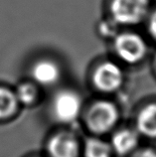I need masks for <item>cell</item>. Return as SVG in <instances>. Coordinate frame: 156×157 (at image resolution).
<instances>
[{
    "mask_svg": "<svg viewBox=\"0 0 156 157\" xmlns=\"http://www.w3.org/2000/svg\"><path fill=\"white\" fill-rule=\"evenodd\" d=\"M120 111L113 102L97 101L86 113V124L94 134H105L112 130L118 121Z\"/></svg>",
    "mask_w": 156,
    "mask_h": 157,
    "instance_id": "6da1fadb",
    "label": "cell"
},
{
    "mask_svg": "<svg viewBox=\"0 0 156 157\" xmlns=\"http://www.w3.org/2000/svg\"><path fill=\"white\" fill-rule=\"evenodd\" d=\"M113 49L122 62L134 65L144 59L148 48L140 35L133 32H124L114 38Z\"/></svg>",
    "mask_w": 156,
    "mask_h": 157,
    "instance_id": "7a4b0ae2",
    "label": "cell"
},
{
    "mask_svg": "<svg viewBox=\"0 0 156 157\" xmlns=\"http://www.w3.org/2000/svg\"><path fill=\"white\" fill-rule=\"evenodd\" d=\"M109 9L116 24L136 25L146 17L149 0H112Z\"/></svg>",
    "mask_w": 156,
    "mask_h": 157,
    "instance_id": "3957f363",
    "label": "cell"
},
{
    "mask_svg": "<svg viewBox=\"0 0 156 157\" xmlns=\"http://www.w3.org/2000/svg\"><path fill=\"white\" fill-rule=\"evenodd\" d=\"M83 101L79 94L73 90H62L52 101V113L57 121L70 123L75 121L82 113Z\"/></svg>",
    "mask_w": 156,
    "mask_h": 157,
    "instance_id": "277c9868",
    "label": "cell"
},
{
    "mask_svg": "<svg viewBox=\"0 0 156 157\" xmlns=\"http://www.w3.org/2000/svg\"><path fill=\"white\" fill-rule=\"evenodd\" d=\"M124 82V74L116 63L105 61L97 66L93 74V84L102 93H114Z\"/></svg>",
    "mask_w": 156,
    "mask_h": 157,
    "instance_id": "5b68a950",
    "label": "cell"
},
{
    "mask_svg": "<svg viewBox=\"0 0 156 157\" xmlns=\"http://www.w3.org/2000/svg\"><path fill=\"white\" fill-rule=\"evenodd\" d=\"M49 157H79L81 145L77 136L69 131H60L47 143Z\"/></svg>",
    "mask_w": 156,
    "mask_h": 157,
    "instance_id": "8992f818",
    "label": "cell"
},
{
    "mask_svg": "<svg viewBox=\"0 0 156 157\" xmlns=\"http://www.w3.org/2000/svg\"><path fill=\"white\" fill-rule=\"evenodd\" d=\"M31 78L36 85L50 86L60 80L62 72L55 61L51 59H40L31 67Z\"/></svg>",
    "mask_w": 156,
    "mask_h": 157,
    "instance_id": "52a82bcc",
    "label": "cell"
},
{
    "mask_svg": "<svg viewBox=\"0 0 156 157\" xmlns=\"http://www.w3.org/2000/svg\"><path fill=\"white\" fill-rule=\"evenodd\" d=\"M139 143V135L135 130L124 128L117 130L112 135L110 146L113 153L120 156L131 155L137 149Z\"/></svg>",
    "mask_w": 156,
    "mask_h": 157,
    "instance_id": "ba28073f",
    "label": "cell"
},
{
    "mask_svg": "<svg viewBox=\"0 0 156 157\" xmlns=\"http://www.w3.org/2000/svg\"><path fill=\"white\" fill-rule=\"evenodd\" d=\"M136 128L146 137L156 138V102L146 105L140 109L136 117Z\"/></svg>",
    "mask_w": 156,
    "mask_h": 157,
    "instance_id": "9c48e42d",
    "label": "cell"
},
{
    "mask_svg": "<svg viewBox=\"0 0 156 157\" xmlns=\"http://www.w3.org/2000/svg\"><path fill=\"white\" fill-rule=\"evenodd\" d=\"M19 106L14 90L0 84V123L13 118L18 113Z\"/></svg>",
    "mask_w": 156,
    "mask_h": 157,
    "instance_id": "30bf717a",
    "label": "cell"
},
{
    "mask_svg": "<svg viewBox=\"0 0 156 157\" xmlns=\"http://www.w3.org/2000/svg\"><path fill=\"white\" fill-rule=\"evenodd\" d=\"M84 157H112L113 151L110 143L100 137H89L83 147Z\"/></svg>",
    "mask_w": 156,
    "mask_h": 157,
    "instance_id": "8fae6325",
    "label": "cell"
},
{
    "mask_svg": "<svg viewBox=\"0 0 156 157\" xmlns=\"http://www.w3.org/2000/svg\"><path fill=\"white\" fill-rule=\"evenodd\" d=\"M20 105H32L39 98V89L34 82H22L14 89Z\"/></svg>",
    "mask_w": 156,
    "mask_h": 157,
    "instance_id": "7c38bea8",
    "label": "cell"
},
{
    "mask_svg": "<svg viewBox=\"0 0 156 157\" xmlns=\"http://www.w3.org/2000/svg\"><path fill=\"white\" fill-rule=\"evenodd\" d=\"M130 157H156V151L151 148H141L135 150Z\"/></svg>",
    "mask_w": 156,
    "mask_h": 157,
    "instance_id": "4fadbf2b",
    "label": "cell"
},
{
    "mask_svg": "<svg viewBox=\"0 0 156 157\" xmlns=\"http://www.w3.org/2000/svg\"><path fill=\"white\" fill-rule=\"evenodd\" d=\"M148 30L152 38L156 40V10L150 15L148 20Z\"/></svg>",
    "mask_w": 156,
    "mask_h": 157,
    "instance_id": "5bb4252c",
    "label": "cell"
}]
</instances>
